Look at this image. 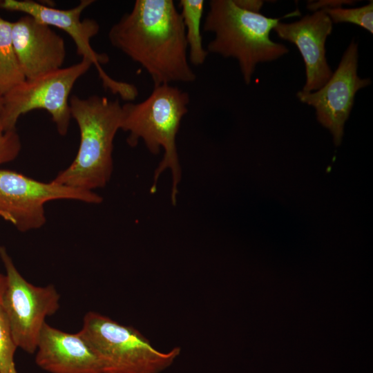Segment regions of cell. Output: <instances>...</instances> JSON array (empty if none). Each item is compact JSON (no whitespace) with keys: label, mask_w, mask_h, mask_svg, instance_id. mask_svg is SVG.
I'll return each mask as SVG.
<instances>
[{"label":"cell","mask_w":373,"mask_h":373,"mask_svg":"<svg viewBox=\"0 0 373 373\" xmlns=\"http://www.w3.org/2000/svg\"><path fill=\"white\" fill-rule=\"evenodd\" d=\"M112 46L139 64L153 86L196 79L180 11L173 0H136L109 30Z\"/></svg>","instance_id":"cell-1"},{"label":"cell","mask_w":373,"mask_h":373,"mask_svg":"<svg viewBox=\"0 0 373 373\" xmlns=\"http://www.w3.org/2000/svg\"><path fill=\"white\" fill-rule=\"evenodd\" d=\"M71 117L79 127L80 142L71 164L53 182L84 191L106 186L113 168V140L121 129L122 105L118 99L91 95L69 99Z\"/></svg>","instance_id":"cell-2"},{"label":"cell","mask_w":373,"mask_h":373,"mask_svg":"<svg viewBox=\"0 0 373 373\" xmlns=\"http://www.w3.org/2000/svg\"><path fill=\"white\" fill-rule=\"evenodd\" d=\"M203 23L205 32L214 34L206 50L224 58L236 59L245 83L249 85L260 63L278 59L289 52L285 45L270 39L280 19L300 15L297 10L282 18L267 17L238 8L233 0H211Z\"/></svg>","instance_id":"cell-3"},{"label":"cell","mask_w":373,"mask_h":373,"mask_svg":"<svg viewBox=\"0 0 373 373\" xmlns=\"http://www.w3.org/2000/svg\"><path fill=\"white\" fill-rule=\"evenodd\" d=\"M189 95L186 91L171 84L153 86L144 100L122 105L121 129L128 133L126 142L131 147L142 140L153 155L164 150L163 157L154 173L151 193L156 191L157 179L169 169L172 174L171 202L175 204L178 186L181 180L176 137L181 121L188 112Z\"/></svg>","instance_id":"cell-4"},{"label":"cell","mask_w":373,"mask_h":373,"mask_svg":"<svg viewBox=\"0 0 373 373\" xmlns=\"http://www.w3.org/2000/svg\"><path fill=\"white\" fill-rule=\"evenodd\" d=\"M79 333L97 356L103 373H159L181 352L180 347L160 352L134 327L94 312L85 315Z\"/></svg>","instance_id":"cell-5"},{"label":"cell","mask_w":373,"mask_h":373,"mask_svg":"<svg viewBox=\"0 0 373 373\" xmlns=\"http://www.w3.org/2000/svg\"><path fill=\"white\" fill-rule=\"evenodd\" d=\"M93 66L87 59L68 67L27 79L2 95L4 131L15 130L19 118L29 111L43 109L51 116L57 132L66 135L71 114L70 91L77 79Z\"/></svg>","instance_id":"cell-6"},{"label":"cell","mask_w":373,"mask_h":373,"mask_svg":"<svg viewBox=\"0 0 373 373\" xmlns=\"http://www.w3.org/2000/svg\"><path fill=\"white\" fill-rule=\"evenodd\" d=\"M0 258L7 277L0 304L17 347L33 354L46 318L59 307V295L52 285L37 287L28 283L18 271L4 247H0Z\"/></svg>","instance_id":"cell-7"},{"label":"cell","mask_w":373,"mask_h":373,"mask_svg":"<svg viewBox=\"0 0 373 373\" xmlns=\"http://www.w3.org/2000/svg\"><path fill=\"white\" fill-rule=\"evenodd\" d=\"M93 2V0H81L73 8L59 9L31 0H3L0 2V8L23 12L42 23L66 32L74 41L77 53L95 66L103 87L119 95L122 99L132 102L138 95L137 87L111 77L102 66L108 62L109 57L105 53L97 52L90 45L91 39L99 31V25L93 19H82L81 15Z\"/></svg>","instance_id":"cell-8"},{"label":"cell","mask_w":373,"mask_h":373,"mask_svg":"<svg viewBox=\"0 0 373 373\" xmlns=\"http://www.w3.org/2000/svg\"><path fill=\"white\" fill-rule=\"evenodd\" d=\"M67 199L99 204L102 198L89 191L68 187L50 181L42 182L21 173L0 169V217L20 231L42 227L46 222L44 204Z\"/></svg>","instance_id":"cell-9"},{"label":"cell","mask_w":373,"mask_h":373,"mask_svg":"<svg viewBox=\"0 0 373 373\" xmlns=\"http://www.w3.org/2000/svg\"><path fill=\"white\" fill-rule=\"evenodd\" d=\"M358 44L352 41L337 68L323 87L314 92L297 93L301 102L315 109L317 120L329 131L336 146L342 142L345 124L352 109L356 93L371 84L370 79L358 75Z\"/></svg>","instance_id":"cell-10"},{"label":"cell","mask_w":373,"mask_h":373,"mask_svg":"<svg viewBox=\"0 0 373 373\" xmlns=\"http://www.w3.org/2000/svg\"><path fill=\"white\" fill-rule=\"evenodd\" d=\"M12 46L27 79L62 68L66 59L64 39L50 26L25 15L12 22Z\"/></svg>","instance_id":"cell-11"},{"label":"cell","mask_w":373,"mask_h":373,"mask_svg":"<svg viewBox=\"0 0 373 373\" xmlns=\"http://www.w3.org/2000/svg\"><path fill=\"white\" fill-rule=\"evenodd\" d=\"M332 29L333 23L323 10L292 23L279 22L274 28L280 39L296 45L303 57L306 71L304 92L320 89L333 73L325 55V42Z\"/></svg>","instance_id":"cell-12"},{"label":"cell","mask_w":373,"mask_h":373,"mask_svg":"<svg viewBox=\"0 0 373 373\" xmlns=\"http://www.w3.org/2000/svg\"><path fill=\"white\" fill-rule=\"evenodd\" d=\"M36 351V363L50 373H103L97 356L79 332L67 333L45 323Z\"/></svg>","instance_id":"cell-13"},{"label":"cell","mask_w":373,"mask_h":373,"mask_svg":"<svg viewBox=\"0 0 373 373\" xmlns=\"http://www.w3.org/2000/svg\"><path fill=\"white\" fill-rule=\"evenodd\" d=\"M204 0H180L179 6L188 47V58L193 66L202 65L209 55L204 48L201 21L204 8Z\"/></svg>","instance_id":"cell-14"},{"label":"cell","mask_w":373,"mask_h":373,"mask_svg":"<svg viewBox=\"0 0 373 373\" xmlns=\"http://www.w3.org/2000/svg\"><path fill=\"white\" fill-rule=\"evenodd\" d=\"M12 22L0 17V95L26 79L12 41Z\"/></svg>","instance_id":"cell-15"},{"label":"cell","mask_w":373,"mask_h":373,"mask_svg":"<svg viewBox=\"0 0 373 373\" xmlns=\"http://www.w3.org/2000/svg\"><path fill=\"white\" fill-rule=\"evenodd\" d=\"M332 23H351L373 33V1L356 8H327L323 10Z\"/></svg>","instance_id":"cell-16"},{"label":"cell","mask_w":373,"mask_h":373,"mask_svg":"<svg viewBox=\"0 0 373 373\" xmlns=\"http://www.w3.org/2000/svg\"><path fill=\"white\" fill-rule=\"evenodd\" d=\"M17 348L9 322L0 304V373H10L15 366L14 355Z\"/></svg>","instance_id":"cell-17"},{"label":"cell","mask_w":373,"mask_h":373,"mask_svg":"<svg viewBox=\"0 0 373 373\" xmlns=\"http://www.w3.org/2000/svg\"><path fill=\"white\" fill-rule=\"evenodd\" d=\"M21 148L16 130L5 132L0 138V165L15 160Z\"/></svg>","instance_id":"cell-18"},{"label":"cell","mask_w":373,"mask_h":373,"mask_svg":"<svg viewBox=\"0 0 373 373\" xmlns=\"http://www.w3.org/2000/svg\"><path fill=\"white\" fill-rule=\"evenodd\" d=\"M355 2V1L352 0H320L309 1L307 7V9L315 12L327 8H342L343 5H353Z\"/></svg>","instance_id":"cell-19"},{"label":"cell","mask_w":373,"mask_h":373,"mask_svg":"<svg viewBox=\"0 0 373 373\" xmlns=\"http://www.w3.org/2000/svg\"><path fill=\"white\" fill-rule=\"evenodd\" d=\"M240 8L254 13H260L264 1L261 0H233Z\"/></svg>","instance_id":"cell-20"},{"label":"cell","mask_w":373,"mask_h":373,"mask_svg":"<svg viewBox=\"0 0 373 373\" xmlns=\"http://www.w3.org/2000/svg\"><path fill=\"white\" fill-rule=\"evenodd\" d=\"M7 286V277L6 275L0 274V303Z\"/></svg>","instance_id":"cell-21"},{"label":"cell","mask_w":373,"mask_h":373,"mask_svg":"<svg viewBox=\"0 0 373 373\" xmlns=\"http://www.w3.org/2000/svg\"><path fill=\"white\" fill-rule=\"evenodd\" d=\"M4 128L2 120V96L0 95V138L4 134Z\"/></svg>","instance_id":"cell-22"},{"label":"cell","mask_w":373,"mask_h":373,"mask_svg":"<svg viewBox=\"0 0 373 373\" xmlns=\"http://www.w3.org/2000/svg\"><path fill=\"white\" fill-rule=\"evenodd\" d=\"M10 373H17V372L16 370V368H15V366L12 368Z\"/></svg>","instance_id":"cell-23"},{"label":"cell","mask_w":373,"mask_h":373,"mask_svg":"<svg viewBox=\"0 0 373 373\" xmlns=\"http://www.w3.org/2000/svg\"><path fill=\"white\" fill-rule=\"evenodd\" d=\"M0 2H1V0H0Z\"/></svg>","instance_id":"cell-24"}]
</instances>
